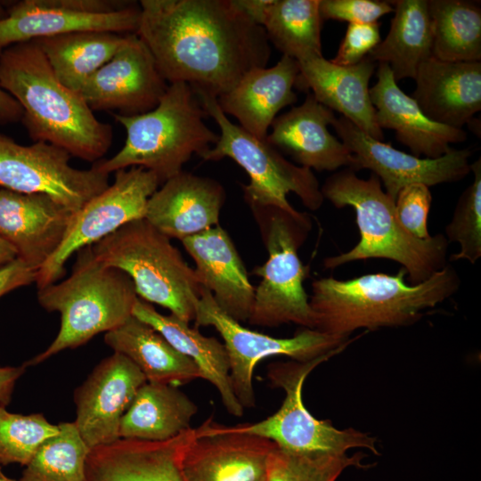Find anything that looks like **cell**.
<instances>
[{"instance_id":"1","label":"cell","mask_w":481,"mask_h":481,"mask_svg":"<svg viewBox=\"0 0 481 481\" xmlns=\"http://www.w3.org/2000/svg\"><path fill=\"white\" fill-rule=\"evenodd\" d=\"M137 36L167 84L216 98L265 67L269 40L236 0H141Z\"/></svg>"},{"instance_id":"2","label":"cell","mask_w":481,"mask_h":481,"mask_svg":"<svg viewBox=\"0 0 481 481\" xmlns=\"http://www.w3.org/2000/svg\"><path fill=\"white\" fill-rule=\"evenodd\" d=\"M0 86L20 105L21 121L34 142L94 163L109 151L111 126L98 120L81 95L59 81L35 41L3 51Z\"/></svg>"},{"instance_id":"3","label":"cell","mask_w":481,"mask_h":481,"mask_svg":"<svg viewBox=\"0 0 481 481\" xmlns=\"http://www.w3.org/2000/svg\"><path fill=\"white\" fill-rule=\"evenodd\" d=\"M406 271L396 274L369 273L350 280L333 277L312 282L309 304L315 329L326 334L348 338L358 329L406 326L420 320L459 289L461 279L448 264L425 281H405Z\"/></svg>"},{"instance_id":"4","label":"cell","mask_w":481,"mask_h":481,"mask_svg":"<svg viewBox=\"0 0 481 481\" xmlns=\"http://www.w3.org/2000/svg\"><path fill=\"white\" fill-rule=\"evenodd\" d=\"M355 172L344 167L329 176L321 187L323 198L334 207L354 208L360 232V240L353 249L324 258V268L385 258L400 264L410 284L416 285L445 267L449 264V242L444 234L427 240L414 237L399 222L395 202L383 191L379 177L371 173L368 179H362Z\"/></svg>"},{"instance_id":"5","label":"cell","mask_w":481,"mask_h":481,"mask_svg":"<svg viewBox=\"0 0 481 481\" xmlns=\"http://www.w3.org/2000/svg\"><path fill=\"white\" fill-rule=\"evenodd\" d=\"M112 116L126 129V138L113 157L94 164L108 175L141 167L162 184L183 171L193 154L201 158L219 137L205 124L208 115L199 97L183 82L168 84L159 104L146 113Z\"/></svg>"},{"instance_id":"6","label":"cell","mask_w":481,"mask_h":481,"mask_svg":"<svg viewBox=\"0 0 481 481\" xmlns=\"http://www.w3.org/2000/svg\"><path fill=\"white\" fill-rule=\"evenodd\" d=\"M137 298L126 273L97 260L91 246L79 249L67 279L38 289V303L46 311L60 314L61 326L49 346L23 364H39L118 328L133 315Z\"/></svg>"},{"instance_id":"7","label":"cell","mask_w":481,"mask_h":481,"mask_svg":"<svg viewBox=\"0 0 481 481\" xmlns=\"http://www.w3.org/2000/svg\"><path fill=\"white\" fill-rule=\"evenodd\" d=\"M97 260L132 280L137 296L190 323L203 288L168 237L145 218L126 224L91 245Z\"/></svg>"},{"instance_id":"8","label":"cell","mask_w":481,"mask_h":481,"mask_svg":"<svg viewBox=\"0 0 481 481\" xmlns=\"http://www.w3.org/2000/svg\"><path fill=\"white\" fill-rule=\"evenodd\" d=\"M268 253L252 273L261 278L249 322L262 327L295 323L315 329L309 296L303 286L309 273L298 249L312 228L308 213L290 214L274 207H250Z\"/></svg>"},{"instance_id":"9","label":"cell","mask_w":481,"mask_h":481,"mask_svg":"<svg viewBox=\"0 0 481 481\" xmlns=\"http://www.w3.org/2000/svg\"><path fill=\"white\" fill-rule=\"evenodd\" d=\"M202 107L218 125L220 134L214 147L201 159L217 161L234 160L249 176L241 184L244 200L250 207H274L290 214L299 213L287 200L295 193L310 210L319 209L324 200L319 182L310 168L298 166L270 144L233 124L220 109L216 97L195 93Z\"/></svg>"},{"instance_id":"10","label":"cell","mask_w":481,"mask_h":481,"mask_svg":"<svg viewBox=\"0 0 481 481\" xmlns=\"http://www.w3.org/2000/svg\"><path fill=\"white\" fill-rule=\"evenodd\" d=\"M355 338L310 361H291L268 365L267 378L273 387L285 392L280 409L266 419L232 428L273 442L281 450L298 453L344 455L349 449L365 448L378 455L375 438L355 428L338 429L329 420L314 418L306 408L303 385L320 363L341 353Z\"/></svg>"},{"instance_id":"11","label":"cell","mask_w":481,"mask_h":481,"mask_svg":"<svg viewBox=\"0 0 481 481\" xmlns=\"http://www.w3.org/2000/svg\"><path fill=\"white\" fill-rule=\"evenodd\" d=\"M194 326H212L221 335L228 355L232 387L243 408L256 406L253 374L261 360L285 355L294 361H310L350 339L307 328L284 338L252 330L223 312L205 288L196 306Z\"/></svg>"},{"instance_id":"12","label":"cell","mask_w":481,"mask_h":481,"mask_svg":"<svg viewBox=\"0 0 481 481\" xmlns=\"http://www.w3.org/2000/svg\"><path fill=\"white\" fill-rule=\"evenodd\" d=\"M159 184L154 173L141 167L116 171L114 182L74 213L61 246L37 273V289L57 282L65 273L66 262L79 249L144 218L148 200Z\"/></svg>"},{"instance_id":"13","label":"cell","mask_w":481,"mask_h":481,"mask_svg":"<svg viewBox=\"0 0 481 481\" xmlns=\"http://www.w3.org/2000/svg\"><path fill=\"white\" fill-rule=\"evenodd\" d=\"M65 150L45 142L17 143L0 133V188L45 194L72 212L109 186V175L94 165L77 169Z\"/></svg>"},{"instance_id":"14","label":"cell","mask_w":481,"mask_h":481,"mask_svg":"<svg viewBox=\"0 0 481 481\" xmlns=\"http://www.w3.org/2000/svg\"><path fill=\"white\" fill-rule=\"evenodd\" d=\"M112 0H22L0 20V55L7 47L81 30L136 33L139 4Z\"/></svg>"},{"instance_id":"15","label":"cell","mask_w":481,"mask_h":481,"mask_svg":"<svg viewBox=\"0 0 481 481\" xmlns=\"http://www.w3.org/2000/svg\"><path fill=\"white\" fill-rule=\"evenodd\" d=\"M331 126L355 156L356 171L371 170L395 201L406 185L421 183L429 187L458 182L470 172L469 149L452 148L440 158H420L369 136L342 116L336 118Z\"/></svg>"},{"instance_id":"16","label":"cell","mask_w":481,"mask_h":481,"mask_svg":"<svg viewBox=\"0 0 481 481\" xmlns=\"http://www.w3.org/2000/svg\"><path fill=\"white\" fill-rule=\"evenodd\" d=\"M168 86L144 42L126 35L122 46L84 85L79 94L93 110L134 116L153 110Z\"/></svg>"},{"instance_id":"17","label":"cell","mask_w":481,"mask_h":481,"mask_svg":"<svg viewBox=\"0 0 481 481\" xmlns=\"http://www.w3.org/2000/svg\"><path fill=\"white\" fill-rule=\"evenodd\" d=\"M145 382L131 360L113 352L75 390L74 423L90 449L120 439L121 419Z\"/></svg>"},{"instance_id":"18","label":"cell","mask_w":481,"mask_h":481,"mask_svg":"<svg viewBox=\"0 0 481 481\" xmlns=\"http://www.w3.org/2000/svg\"><path fill=\"white\" fill-rule=\"evenodd\" d=\"M194 429L181 461L185 481H259L265 476L273 442L212 420Z\"/></svg>"},{"instance_id":"19","label":"cell","mask_w":481,"mask_h":481,"mask_svg":"<svg viewBox=\"0 0 481 481\" xmlns=\"http://www.w3.org/2000/svg\"><path fill=\"white\" fill-rule=\"evenodd\" d=\"M74 213L45 194L0 188V237L37 273L61 246Z\"/></svg>"},{"instance_id":"20","label":"cell","mask_w":481,"mask_h":481,"mask_svg":"<svg viewBox=\"0 0 481 481\" xmlns=\"http://www.w3.org/2000/svg\"><path fill=\"white\" fill-rule=\"evenodd\" d=\"M335 118L331 110L308 93L302 104L275 118L266 140L311 170L334 171L344 167L356 171L355 156L328 129Z\"/></svg>"},{"instance_id":"21","label":"cell","mask_w":481,"mask_h":481,"mask_svg":"<svg viewBox=\"0 0 481 481\" xmlns=\"http://www.w3.org/2000/svg\"><path fill=\"white\" fill-rule=\"evenodd\" d=\"M224 200L219 182L183 170L150 197L144 218L169 239L182 240L219 225Z\"/></svg>"},{"instance_id":"22","label":"cell","mask_w":481,"mask_h":481,"mask_svg":"<svg viewBox=\"0 0 481 481\" xmlns=\"http://www.w3.org/2000/svg\"><path fill=\"white\" fill-rule=\"evenodd\" d=\"M298 63V89H310L320 103L341 113L369 136L383 140L370 98L369 83L376 67L373 61L367 56L357 64L340 66L320 56Z\"/></svg>"},{"instance_id":"23","label":"cell","mask_w":481,"mask_h":481,"mask_svg":"<svg viewBox=\"0 0 481 481\" xmlns=\"http://www.w3.org/2000/svg\"><path fill=\"white\" fill-rule=\"evenodd\" d=\"M181 242L194 260L202 287L212 294L218 307L240 323L248 322L255 287L227 232L216 225Z\"/></svg>"},{"instance_id":"24","label":"cell","mask_w":481,"mask_h":481,"mask_svg":"<svg viewBox=\"0 0 481 481\" xmlns=\"http://www.w3.org/2000/svg\"><path fill=\"white\" fill-rule=\"evenodd\" d=\"M370 98L379 126L394 130L397 141L416 157L440 158L450 151V144L467 138L463 129L437 123L426 116L416 101L397 86L387 63H379L377 82L370 88Z\"/></svg>"},{"instance_id":"25","label":"cell","mask_w":481,"mask_h":481,"mask_svg":"<svg viewBox=\"0 0 481 481\" xmlns=\"http://www.w3.org/2000/svg\"><path fill=\"white\" fill-rule=\"evenodd\" d=\"M413 99L430 119L458 129L481 110V61L430 57L418 68Z\"/></svg>"},{"instance_id":"26","label":"cell","mask_w":481,"mask_h":481,"mask_svg":"<svg viewBox=\"0 0 481 481\" xmlns=\"http://www.w3.org/2000/svg\"><path fill=\"white\" fill-rule=\"evenodd\" d=\"M298 73V61L282 55L273 67L249 70L231 90L216 98L217 103L244 130L265 140L277 113L297 101L293 86Z\"/></svg>"},{"instance_id":"27","label":"cell","mask_w":481,"mask_h":481,"mask_svg":"<svg viewBox=\"0 0 481 481\" xmlns=\"http://www.w3.org/2000/svg\"><path fill=\"white\" fill-rule=\"evenodd\" d=\"M189 441L186 433L159 442L119 439L91 454L86 481H185L181 461Z\"/></svg>"},{"instance_id":"28","label":"cell","mask_w":481,"mask_h":481,"mask_svg":"<svg viewBox=\"0 0 481 481\" xmlns=\"http://www.w3.org/2000/svg\"><path fill=\"white\" fill-rule=\"evenodd\" d=\"M132 314L159 331L176 350L196 364L201 379L210 382L218 391L228 413L235 417L243 415L244 408L232 387L228 355L223 343L216 338L202 335L199 328L190 327L188 322L171 314L159 313L151 303L139 298Z\"/></svg>"},{"instance_id":"29","label":"cell","mask_w":481,"mask_h":481,"mask_svg":"<svg viewBox=\"0 0 481 481\" xmlns=\"http://www.w3.org/2000/svg\"><path fill=\"white\" fill-rule=\"evenodd\" d=\"M104 342L131 360L147 382L175 387L201 379L196 364L159 331L134 315L104 335Z\"/></svg>"},{"instance_id":"30","label":"cell","mask_w":481,"mask_h":481,"mask_svg":"<svg viewBox=\"0 0 481 481\" xmlns=\"http://www.w3.org/2000/svg\"><path fill=\"white\" fill-rule=\"evenodd\" d=\"M195 403L178 387L145 382L123 415L119 437L166 441L191 428Z\"/></svg>"},{"instance_id":"31","label":"cell","mask_w":481,"mask_h":481,"mask_svg":"<svg viewBox=\"0 0 481 481\" xmlns=\"http://www.w3.org/2000/svg\"><path fill=\"white\" fill-rule=\"evenodd\" d=\"M394 18L389 31L369 53L387 63L395 79L413 78L419 66L432 56V30L428 0L390 1Z\"/></svg>"},{"instance_id":"32","label":"cell","mask_w":481,"mask_h":481,"mask_svg":"<svg viewBox=\"0 0 481 481\" xmlns=\"http://www.w3.org/2000/svg\"><path fill=\"white\" fill-rule=\"evenodd\" d=\"M127 34L81 30L35 41L59 81L78 93L125 43Z\"/></svg>"},{"instance_id":"33","label":"cell","mask_w":481,"mask_h":481,"mask_svg":"<svg viewBox=\"0 0 481 481\" xmlns=\"http://www.w3.org/2000/svg\"><path fill=\"white\" fill-rule=\"evenodd\" d=\"M320 0H267L260 26L283 54L297 61L322 56Z\"/></svg>"},{"instance_id":"34","label":"cell","mask_w":481,"mask_h":481,"mask_svg":"<svg viewBox=\"0 0 481 481\" xmlns=\"http://www.w3.org/2000/svg\"><path fill=\"white\" fill-rule=\"evenodd\" d=\"M432 57L446 61H481V8L464 0H428Z\"/></svg>"},{"instance_id":"35","label":"cell","mask_w":481,"mask_h":481,"mask_svg":"<svg viewBox=\"0 0 481 481\" xmlns=\"http://www.w3.org/2000/svg\"><path fill=\"white\" fill-rule=\"evenodd\" d=\"M58 427L59 432L45 441L25 466L20 481H86L91 449L74 421Z\"/></svg>"},{"instance_id":"36","label":"cell","mask_w":481,"mask_h":481,"mask_svg":"<svg viewBox=\"0 0 481 481\" xmlns=\"http://www.w3.org/2000/svg\"><path fill=\"white\" fill-rule=\"evenodd\" d=\"M363 458L361 452L352 456L298 453L276 446L268 458L266 477L268 481H336L349 467L366 468Z\"/></svg>"},{"instance_id":"37","label":"cell","mask_w":481,"mask_h":481,"mask_svg":"<svg viewBox=\"0 0 481 481\" xmlns=\"http://www.w3.org/2000/svg\"><path fill=\"white\" fill-rule=\"evenodd\" d=\"M58 432V425L42 413H13L0 406V465L26 466L41 444Z\"/></svg>"},{"instance_id":"38","label":"cell","mask_w":481,"mask_h":481,"mask_svg":"<svg viewBox=\"0 0 481 481\" xmlns=\"http://www.w3.org/2000/svg\"><path fill=\"white\" fill-rule=\"evenodd\" d=\"M474 175L471 185L460 196L452 217L445 227L448 242H457L460 251L450 261L475 264L481 257V159L470 164Z\"/></svg>"},{"instance_id":"39","label":"cell","mask_w":481,"mask_h":481,"mask_svg":"<svg viewBox=\"0 0 481 481\" xmlns=\"http://www.w3.org/2000/svg\"><path fill=\"white\" fill-rule=\"evenodd\" d=\"M432 201L428 186L413 183L404 186L395 199V212L401 224L414 237L427 240L428 217Z\"/></svg>"},{"instance_id":"40","label":"cell","mask_w":481,"mask_h":481,"mask_svg":"<svg viewBox=\"0 0 481 481\" xmlns=\"http://www.w3.org/2000/svg\"><path fill=\"white\" fill-rule=\"evenodd\" d=\"M319 10L323 20L351 23H374L394 12L390 1L379 0H320Z\"/></svg>"},{"instance_id":"41","label":"cell","mask_w":481,"mask_h":481,"mask_svg":"<svg viewBox=\"0 0 481 481\" xmlns=\"http://www.w3.org/2000/svg\"><path fill=\"white\" fill-rule=\"evenodd\" d=\"M380 23H351L347 26L336 56L330 60L340 66H352L363 61L381 41Z\"/></svg>"},{"instance_id":"42","label":"cell","mask_w":481,"mask_h":481,"mask_svg":"<svg viewBox=\"0 0 481 481\" xmlns=\"http://www.w3.org/2000/svg\"><path fill=\"white\" fill-rule=\"evenodd\" d=\"M37 272L19 258L0 268V298L20 288L36 282Z\"/></svg>"},{"instance_id":"43","label":"cell","mask_w":481,"mask_h":481,"mask_svg":"<svg viewBox=\"0 0 481 481\" xmlns=\"http://www.w3.org/2000/svg\"><path fill=\"white\" fill-rule=\"evenodd\" d=\"M24 364L20 366H0V406L6 407L12 397L18 379L26 371Z\"/></svg>"},{"instance_id":"44","label":"cell","mask_w":481,"mask_h":481,"mask_svg":"<svg viewBox=\"0 0 481 481\" xmlns=\"http://www.w3.org/2000/svg\"><path fill=\"white\" fill-rule=\"evenodd\" d=\"M22 115L18 102L0 86V124L15 123L21 120Z\"/></svg>"},{"instance_id":"45","label":"cell","mask_w":481,"mask_h":481,"mask_svg":"<svg viewBox=\"0 0 481 481\" xmlns=\"http://www.w3.org/2000/svg\"><path fill=\"white\" fill-rule=\"evenodd\" d=\"M17 258L15 250L0 237V268Z\"/></svg>"},{"instance_id":"46","label":"cell","mask_w":481,"mask_h":481,"mask_svg":"<svg viewBox=\"0 0 481 481\" xmlns=\"http://www.w3.org/2000/svg\"><path fill=\"white\" fill-rule=\"evenodd\" d=\"M0 481H20V480H14L9 477L8 476H6L2 469V466L0 465Z\"/></svg>"},{"instance_id":"47","label":"cell","mask_w":481,"mask_h":481,"mask_svg":"<svg viewBox=\"0 0 481 481\" xmlns=\"http://www.w3.org/2000/svg\"><path fill=\"white\" fill-rule=\"evenodd\" d=\"M6 10L4 8L2 2H0V20L6 16Z\"/></svg>"},{"instance_id":"48","label":"cell","mask_w":481,"mask_h":481,"mask_svg":"<svg viewBox=\"0 0 481 481\" xmlns=\"http://www.w3.org/2000/svg\"><path fill=\"white\" fill-rule=\"evenodd\" d=\"M259 481H268V480H267L266 474H265V476L264 477H262Z\"/></svg>"}]
</instances>
